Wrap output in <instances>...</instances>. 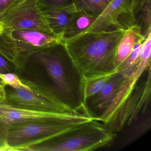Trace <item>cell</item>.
<instances>
[{
  "label": "cell",
  "mask_w": 151,
  "mask_h": 151,
  "mask_svg": "<svg viewBox=\"0 0 151 151\" xmlns=\"http://www.w3.org/2000/svg\"><path fill=\"white\" fill-rule=\"evenodd\" d=\"M12 66L13 65L0 52V73L12 72Z\"/></svg>",
  "instance_id": "cell-21"
},
{
  "label": "cell",
  "mask_w": 151,
  "mask_h": 151,
  "mask_svg": "<svg viewBox=\"0 0 151 151\" xmlns=\"http://www.w3.org/2000/svg\"><path fill=\"white\" fill-rule=\"evenodd\" d=\"M115 137L102 123L92 120L50 140L52 143L33 146L26 151H93L111 144Z\"/></svg>",
  "instance_id": "cell-5"
},
{
  "label": "cell",
  "mask_w": 151,
  "mask_h": 151,
  "mask_svg": "<svg viewBox=\"0 0 151 151\" xmlns=\"http://www.w3.org/2000/svg\"><path fill=\"white\" fill-rule=\"evenodd\" d=\"M145 37L136 44L129 56L116 70L131 73L136 69L140 61V52Z\"/></svg>",
  "instance_id": "cell-18"
},
{
  "label": "cell",
  "mask_w": 151,
  "mask_h": 151,
  "mask_svg": "<svg viewBox=\"0 0 151 151\" xmlns=\"http://www.w3.org/2000/svg\"><path fill=\"white\" fill-rule=\"evenodd\" d=\"M97 18L85 12L76 10L70 19L63 33L62 39L65 41L85 32Z\"/></svg>",
  "instance_id": "cell-14"
},
{
  "label": "cell",
  "mask_w": 151,
  "mask_h": 151,
  "mask_svg": "<svg viewBox=\"0 0 151 151\" xmlns=\"http://www.w3.org/2000/svg\"><path fill=\"white\" fill-rule=\"evenodd\" d=\"M116 70L104 74H96L83 77V103L97 94L111 78Z\"/></svg>",
  "instance_id": "cell-15"
},
{
  "label": "cell",
  "mask_w": 151,
  "mask_h": 151,
  "mask_svg": "<svg viewBox=\"0 0 151 151\" xmlns=\"http://www.w3.org/2000/svg\"><path fill=\"white\" fill-rule=\"evenodd\" d=\"M0 79L2 81L3 84L9 86L14 89L24 88L27 90H31L30 88L24 83L22 79H20L15 73L12 72L0 73Z\"/></svg>",
  "instance_id": "cell-19"
},
{
  "label": "cell",
  "mask_w": 151,
  "mask_h": 151,
  "mask_svg": "<svg viewBox=\"0 0 151 151\" xmlns=\"http://www.w3.org/2000/svg\"><path fill=\"white\" fill-rule=\"evenodd\" d=\"M134 4V0H112L85 32L128 29L136 25Z\"/></svg>",
  "instance_id": "cell-10"
},
{
  "label": "cell",
  "mask_w": 151,
  "mask_h": 151,
  "mask_svg": "<svg viewBox=\"0 0 151 151\" xmlns=\"http://www.w3.org/2000/svg\"><path fill=\"white\" fill-rule=\"evenodd\" d=\"M86 123L87 122L28 121L10 124L3 126V128L10 151H26L31 147L49 141Z\"/></svg>",
  "instance_id": "cell-6"
},
{
  "label": "cell",
  "mask_w": 151,
  "mask_h": 151,
  "mask_svg": "<svg viewBox=\"0 0 151 151\" xmlns=\"http://www.w3.org/2000/svg\"><path fill=\"white\" fill-rule=\"evenodd\" d=\"M145 37L141 34L139 27L136 25L124 31L116 52L115 69L129 56L136 44Z\"/></svg>",
  "instance_id": "cell-13"
},
{
  "label": "cell",
  "mask_w": 151,
  "mask_h": 151,
  "mask_svg": "<svg viewBox=\"0 0 151 151\" xmlns=\"http://www.w3.org/2000/svg\"><path fill=\"white\" fill-rule=\"evenodd\" d=\"M125 31L86 32L63 41L67 52L82 76L116 70L117 45Z\"/></svg>",
  "instance_id": "cell-1"
},
{
  "label": "cell",
  "mask_w": 151,
  "mask_h": 151,
  "mask_svg": "<svg viewBox=\"0 0 151 151\" xmlns=\"http://www.w3.org/2000/svg\"><path fill=\"white\" fill-rule=\"evenodd\" d=\"M37 2L38 0L19 1L0 16V23L4 28L35 30L55 37L48 27Z\"/></svg>",
  "instance_id": "cell-9"
},
{
  "label": "cell",
  "mask_w": 151,
  "mask_h": 151,
  "mask_svg": "<svg viewBox=\"0 0 151 151\" xmlns=\"http://www.w3.org/2000/svg\"><path fill=\"white\" fill-rule=\"evenodd\" d=\"M40 10L54 35L62 39L70 19L77 10L73 3L63 6L42 9Z\"/></svg>",
  "instance_id": "cell-12"
},
{
  "label": "cell",
  "mask_w": 151,
  "mask_h": 151,
  "mask_svg": "<svg viewBox=\"0 0 151 151\" xmlns=\"http://www.w3.org/2000/svg\"><path fill=\"white\" fill-rule=\"evenodd\" d=\"M21 1H22V0H21Z\"/></svg>",
  "instance_id": "cell-26"
},
{
  "label": "cell",
  "mask_w": 151,
  "mask_h": 151,
  "mask_svg": "<svg viewBox=\"0 0 151 151\" xmlns=\"http://www.w3.org/2000/svg\"><path fill=\"white\" fill-rule=\"evenodd\" d=\"M10 151L5 138L3 126L0 124V151Z\"/></svg>",
  "instance_id": "cell-23"
},
{
  "label": "cell",
  "mask_w": 151,
  "mask_h": 151,
  "mask_svg": "<svg viewBox=\"0 0 151 151\" xmlns=\"http://www.w3.org/2000/svg\"><path fill=\"white\" fill-rule=\"evenodd\" d=\"M132 73L116 70L102 89L85 102V109L94 120L112 103L126 78Z\"/></svg>",
  "instance_id": "cell-11"
},
{
  "label": "cell",
  "mask_w": 151,
  "mask_h": 151,
  "mask_svg": "<svg viewBox=\"0 0 151 151\" xmlns=\"http://www.w3.org/2000/svg\"><path fill=\"white\" fill-rule=\"evenodd\" d=\"M112 0H74L77 10L83 11L98 17Z\"/></svg>",
  "instance_id": "cell-17"
},
{
  "label": "cell",
  "mask_w": 151,
  "mask_h": 151,
  "mask_svg": "<svg viewBox=\"0 0 151 151\" xmlns=\"http://www.w3.org/2000/svg\"><path fill=\"white\" fill-rule=\"evenodd\" d=\"M3 29H4V27H3V25L1 24V23H0V34L2 32Z\"/></svg>",
  "instance_id": "cell-25"
},
{
  "label": "cell",
  "mask_w": 151,
  "mask_h": 151,
  "mask_svg": "<svg viewBox=\"0 0 151 151\" xmlns=\"http://www.w3.org/2000/svg\"><path fill=\"white\" fill-rule=\"evenodd\" d=\"M151 66L145 70L129 94L105 124L116 137L124 132L122 146L137 138L151 127Z\"/></svg>",
  "instance_id": "cell-3"
},
{
  "label": "cell",
  "mask_w": 151,
  "mask_h": 151,
  "mask_svg": "<svg viewBox=\"0 0 151 151\" xmlns=\"http://www.w3.org/2000/svg\"><path fill=\"white\" fill-rule=\"evenodd\" d=\"M62 41L40 31L4 28L0 34V52L15 68L22 69L33 55Z\"/></svg>",
  "instance_id": "cell-4"
},
{
  "label": "cell",
  "mask_w": 151,
  "mask_h": 151,
  "mask_svg": "<svg viewBox=\"0 0 151 151\" xmlns=\"http://www.w3.org/2000/svg\"><path fill=\"white\" fill-rule=\"evenodd\" d=\"M94 118L84 110L73 113H60L17 107L0 101V124L28 121H56L87 122Z\"/></svg>",
  "instance_id": "cell-8"
},
{
  "label": "cell",
  "mask_w": 151,
  "mask_h": 151,
  "mask_svg": "<svg viewBox=\"0 0 151 151\" xmlns=\"http://www.w3.org/2000/svg\"><path fill=\"white\" fill-rule=\"evenodd\" d=\"M21 0H0V16Z\"/></svg>",
  "instance_id": "cell-22"
},
{
  "label": "cell",
  "mask_w": 151,
  "mask_h": 151,
  "mask_svg": "<svg viewBox=\"0 0 151 151\" xmlns=\"http://www.w3.org/2000/svg\"><path fill=\"white\" fill-rule=\"evenodd\" d=\"M29 60L45 68L52 80L53 89L70 108L75 111L83 109V77L73 64L63 41L42 49Z\"/></svg>",
  "instance_id": "cell-2"
},
{
  "label": "cell",
  "mask_w": 151,
  "mask_h": 151,
  "mask_svg": "<svg viewBox=\"0 0 151 151\" xmlns=\"http://www.w3.org/2000/svg\"><path fill=\"white\" fill-rule=\"evenodd\" d=\"M74 3V0H38L40 9L63 6Z\"/></svg>",
  "instance_id": "cell-20"
},
{
  "label": "cell",
  "mask_w": 151,
  "mask_h": 151,
  "mask_svg": "<svg viewBox=\"0 0 151 151\" xmlns=\"http://www.w3.org/2000/svg\"><path fill=\"white\" fill-rule=\"evenodd\" d=\"M22 80L31 90L10 87L7 91L6 90V100L4 102L17 107L43 111L60 113L78 112L72 110L65 104L52 87L27 79Z\"/></svg>",
  "instance_id": "cell-7"
},
{
  "label": "cell",
  "mask_w": 151,
  "mask_h": 151,
  "mask_svg": "<svg viewBox=\"0 0 151 151\" xmlns=\"http://www.w3.org/2000/svg\"><path fill=\"white\" fill-rule=\"evenodd\" d=\"M133 14L136 25L145 36L151 29V0H134Z\"/></svg>",
  "instance_id": "cell-16"
},
{
  "label": "cell",
  "mask_w": 151,
  "mask_h": 151,
  "mask_svg": "<svg viewBox=\"0 0 151 151\" xmlns=\"http://www.w3.org/2000/svg\"><path fill=\"white\" fill-rule=\"evenodd\" d=\"M6 86L4 84H0V101H6Z\"/></svg>",
  "instance_id": "cell-24"
}]
</instances>
